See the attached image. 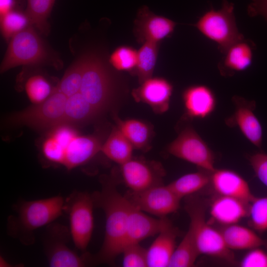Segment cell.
Segmentation results:
<instances>
[{
  "instance_id": "cell-26",
  "label": "cell",
  "mask_w": 267,
  "mask_h": 267,
  "mask_svg": "<svg viewBox=\"0 0 267 267\" xmlns=\"http://www.w3.org/2000/svg\"><path fill=\"white\" fill-rule=\"evenodd\" d=\"M134 149L127 138L116 126H114L103 143L100 151L108 158L121 165L133 157Z\"/></svg>"
},
{
  "instance_id": "cell-20",
  "label": "cell",
  "mask_w": 267,
  "mask_h": 267,
  "mask_svg": "<svg viewBox=\"0 0 267 267\" xmlns=\"http://www.w3.org/2000/svg\"><path fill=\"white\" fill-rule=\"evenodd\" d=\"M177 229L169 221L166 223L147 249L149 267H167L176 248Z\"/></svg>"
},
{
  "instance_id": "cell-16",
  "label": "cell",
  "mask_w": 267,
  "mask_h": 267,
  "mask_svg": "<svg viewBox=\"0 0 267 267\" xmlns=\"http://www.w3.org/2000/svg\"><path fill=\"white\" fill-rule=\"evenodd\" d=\"M168 221L166 217L153 218L130 202L125 246L139 243L146 238L157 235Z\"/></svg>"
},
{
  "instance_id": "cell-17",
  "label": "cell",
  "mask_w": 267,
  "mask_h": 267,
  "mask_svg": "<svg viewBox=\"0 0 267 267\" xmlns=\"http://www.w3.org/2000/svg\"><path fill=\"white\" fill-rule=\"evenodd\" d=\"M185 116L191 119L208 117L214 111L217 99L213 91L204 85L186 88L182 93Z\"/></svg>"
},
{
  "instance_id": "cell-21",
  "label": "cell",
  "mask_w": 267,
  "mask_h": 267,
  "mask_svg": "<svg viewBox=\"0 0 267 267\" xmlns=\"http://www.w3.org/2000/svg\"><path fill=\"white\" fill-rule=\"evenodd\" d=\"M255 47L252 41L246 39L232 45L218 63L221 74L226 77L232 76L235 73L248 69L253 62Z\"/></svg>"
},
{
  "instance_id": "cell-15",
  "label": "cell",
  "mask_w": 267,
  "mask_h": 267,
  "mask_svg": "<svg viewBox=\"0 0 267 267\" xmlns=\"http://www.w3.org/2000/svg\"><path fill=\"white\" fill-rule=\"evenodd\" d=\"M173 91V86L168 80L152 77L133 89L132 95L136 102L148 104L154 113L161 114L169 110Z\"/></svg>"
},
{
  "instance_id": "cell-12",
  "label": "cell",
  "mask_w": 267,
  "mask_h": 267,
  "mask_svg": "<svg viewBox=\"0 0 267 267\" xmlns=\"http://www.w3.org/2000/svg\"><path fill=\"white\" fill-rule=\"evenodd\" d=\"M121 175L132 192H140L161 184L165 172L159 163L132 158L120 165Z\"/></svg>"
},
{
  "instance_id": "cell-36",
  "label": "cell",
  "mask_w": 267,
  "mask_h": 267,
  "mask_svg": "<svg viewBox=\"0 0 267 267\" xmlns=\"http://www.w3.org/2000/svg\"><path fill=\"white\" fill-rule=\"evenodd\" d=\"M123 254V266L124 267H146L147 249L139 243L126 245L121 252Z\"/></svg>"
},
{
  "instance_id": "cell-27",
  "label": "cell",
  "mask_w": 267,
  "mask_h": 267,
  "mask_svg": "<svg viewBox=\"0 0 267 267\" xmlns=\"http://www.w3.org/2000/svg\"><path fill=\"white\" fill-rule=\"evenodd\" d=\"M211 173L202 170L184 175L168 185L181 199L199 191L210 182Z\"/></svg>"
},
{
  "instance_id": "cell-23",
  "label": "cell",
  "mask_w": 267,
  "mask_h": 267,
  "mask_svg": "<svg viewBox=\"0 0 267 267\" xmlns=\"http://www.w3.org/2000/svg\"><path fill=\"white\" fill-rule=\"evenodd\" d=\"M116 127L124 134L134 149L149 150L153 137V129L147 122L137 119L123 120L114 116Z\"/></svg>"
},
{
  "instance_id": "cell-28",
  "label": "cell",
  "mask_w": 267,
  "mask_h": 267,
  "mask_svg": "<svg viewBox=\"0 0 267 267\" xmlns=\"http://www.w3.org/2000/svg\"><path fill=\"white\" fill-rule=\"evenodd\" d=\"M160 43L145 42L137 51V61L133 74L140 84L152 77Z\"/></svg>"
},
{
  "instance_id": "cell-38",
  "label": "cell",
  "mask_w": 267,
  "mask_h": 267,
  "mask_svg": "<svg viewBox=\"0 0 267 267\" xmlns=\"http://www.w3.org/2000/svg\"><path fill=\"white\" fill-rule=\"evenodd\" d=\"M240 265L243 267H267V254L258 248L251 249Z\"/></svg>"
},
{
  "instance_id": "cell-1",
  "label": "cell",
  "mask_w": 267,
  "mask_h": 267,
  "mask_svg": "<svg viewBox=\"0 0 267 267\" xmlns=\"http://www.w3.org/2000/svg\"><path fill=\"white\" fill-rule=\"evenodd\" d=\"M113 182L105 179L101 191L92 194L94 205L104 211L106 220L104 240L95 259L107 264H112L125 246L130 207V201L118 191Z\"/></svg>"
},
{
  "instance_id": "cell-4",
  "label": "cell",
  "mask_w": 267,
  "mask_h": 267,
  "mask_svg": "<svg viewBox=\"0 0 267 267\" xmlns=\"http://www.w3.org/2000/svg\"><path fill=\"white\" fill-rule=\"evenodd\" d=\"M79 91L100 115L108 110L114 102L112 78L101 61L93 54H86Z\"/></svg>"
},
{
  "instance_id": "cell-25",
  "label": "cell",
  "mask_w": 267,
  "mask_h": 267,
  "mask_svg": "<svg viewBox=\"0 0 267 267\" xmlns=\"http://www.w3.org/2000/svg\"><path fill=\"white\" fill-rule=\"evenodd\" d=\"M221 233L231 250H251L265 244L264 240L253 230L236 223L226 225Z\"/></svg>"
},
{
  "instance_id": "cell-34",
  "label": "cell",
  "mask_w": 267,
  "mask_h": 267,
  "mask_svg": "<svg viewBox=\"0 0 267 267\" xmlns=\"http://www.w3.org/2000/svg\"><path fill=\"white\" fill-rule=\"evenodd\" d=\"M137 61V51L131 46L122 45L116 48L110 55L109 62L118 71L131 73L135 69Z\"/></svg>"
},
{
  "instance_id": "cell-10",
  "label": "cell",
  "mask_w": 267,
  "mask_h": 267,
  "mask_svg": "<svg viewBox=\"0 0 267 267\" xmlns=\"http://www.w3.org/2000/svg\"><path fill=\"white\" fill-rule=\"evenodd\" d=\"M171 155L211 173L215 170V155L191 127H185L167 146Z\"/></svg>"
},
{
  "instance_id": "cell-14",
  "label": "cell",
  "mask_w": 267,
  "mask_h": 267,
  "mask_svg": "<svg viewBox=\"0 0 267 267\" xmlns=\"http://www.w3.org/2000/svg\"><path fill=\"white\" fill-rule=\"evenodd\" d=\"M232 100L235 105L233 114L225 120L226 124L231 127H237L243 135L253 145L261 148L263 141V129L261 124L254 114L256 102L239 96H234Z\"/></svg>"
},
{
  "instance_id": "cell-8",
  "label": "cell",
  "mask_w": 267,
  "mask_h": 267,
  "mask_svg": "<svg viewBox=\"0 0 267 267\" xmlns=\"http://www.w3.org/2000/svg\"><path fill=\"white\" fill-rule=\"evenodd\" d=\"M93 196L75 191L65 199L64 211L68 215L71 238L75 247L85 252L94 227Z\"/></svg>"
},
{
  "instance_id": "cell-7",
  "label": "cell",
  "mask_w": 267,
  "mask_h": 267,
  "mask_svg": "<svg viewBox=\"0 0 267 267\" xmlns=\"http://www.w3.org/2000/svg\"><path fill=\"white\" fill-rule=\"evenodd\" d=\"M67 97L55 88L42 103L35 104L10 115V126H26L38 130H50L63 123Z\"/></svg>"
},
{
  "instance_id": "cell-40",
  "label": "cell",
  "mask_w": 267,
  "mask_h": 267,
  "mask_svg": "<svg viewBox=\"0 0 267 267\" xmlns=\"http://www.w3.org/2000/svg\"><path fill=\"white\" fill-rule=\"evenodd\" d=\"M16 2V0H0V16L14 9Z\"/></svg>"
},
{
  "instance_id": "cell-2",
  "label": "cell",
  "mask_w": 267,
  "mask_h": 267,
  "mask_svg": "<svg viewBox=\"0 0 267 267\" xmlns=\"http://www.w3.org/2000/svg\"><path fill=\"white\" fill-rule=\"evenodd\" d=\"M65 199L61 196L20 202L16 208L15 215L7 222L9 235L26 245L35 242L34 232L48 225L64 212Z\"/></svg>"
},
{
  "instance_id": "cell-18",
  "label": "cell",
  "mask_w": 267,
  "mask_h": 267,
  "mask_svg": "<svg viewBox=\"0 0 267 267\" xmlns=\"http://www.w3.org/2000/svg\"><path fill=\"white\" fill-rule=\"evenodd\" d=\"M210 182L220 195L239 199L249 204L255 197L247 182L233 171L215 169L211 173Z\"/></svg>"
},
{
  "instance_id": "cell-11",
  "label": "cell",
  "mask_w": 267,
  "mask_h": 267,
  "mask_svg": "<svg viewBox=\"0 0 267 267\" xmlns=\"http://www.w3.org/2000/svg\"><path fill=\"white\" fill-rule=\"evenodd\" d=\"M126 197L140 210L159 218L176 212L181 200L168 184H162L140 192L130 191Z\"/></svg>"
},
{
  "instance_id": "cell-24",
  "label": "cell",
  "mask_w": 267,
  "mask_h": 267,
  "mask_svg": "<svg viewBox=\"0 0 267 267\" xmlns=\"http://www.w3.org/2000/svg\"><path fill=\"white\" fill-rule=\"evenodd\" d=\"M100 115L79 91L67 97L62 124L82 125L94 121Z\"/></svg>"
},
{
  "instance_id": "cell-33",
  "label": "cell",
  "mask_w": 267,
  "mask_h": 267,
  "mask_svg": "<svg viewBox=\"0 0 267 267\" xmlns=\"http://www.w3.org/2000/svg\"><path fill=\"white\" fill-rule=\"evenodd\" d=\"M25 87L29 99L34 104L45 101L54 90L49 81L41 75L30 77L26 81Z\"/></svg>"
},
{
  "instance_id": "cell-13",
  "label": "cell",
  "mask_w": 267,
  "mask_h": 267,
  "mask_svg": "<svg viewBox=\"0 0 267 267\" xmlns=\"http://www.w3.org/2000/svg\"><path fill=\"white\" fill-rule=\"evenodd\" d=\"M176 25L175 21L155 14L148 6L143 5L137 11L134 33L139 43H160L172 35Z\"/></svg>"
},
{
  "instance_id": "cell-30",
  "label": "cell",
  "mask_w": 267,
  "mask_h": 267,
  "mask_svg": "<svg viewBox=\"0 0 267 267\" xmlns=\"http://www.w3.org/2000/svg\"><path fill=\"white\" fill-rule=\"evenodd\" d=\"M25 12L31 25H34L41 33L47 34L49 31L47 23L55 0H26Z\"/></svg>"
},
{
  "instance_id": "cell-32",
  "label": "cell",
  "mask_w": 267,
  "mask_h": 267,
  "mask_svg": "<svg viewBox=\"0 0 267 267\" xmlns=\"http://www.w3.org/2000/svg\"><path fill=\"white\" fill-rule=\"evenodd\" d=\"M31 25L26 12L15 8L0 16L1 31L6 39H11L17 33Z\"/></svg>"
},
{
  "instance_id": "cell-5",
  "label": "cell",
  "mask_w": 267,
  "mask_h": 267,
  "mask_svg": "<svg viewBox=\"0 0 267 267\" xmlns=\"http://www.w3.org/2000/svg\"><path fill=\"white\" fill-rule=\"evenodd\" d=\"M31 26L10 39L0 64L1 73L18 66L38 65L49 61L48 50Z\"/></svg>"
},
{
  "instance_id": "cell-9",
  "label": "cell",
  "mask_w": 267,
  "mask_h": 267,
  "mask_svg": "<svg viewBox=\"0 0 267 267\" xmlns=\"http://www.w3.org/2000/svg\"><path fill=\"white\" fill-rule=\"evenodd\" d=\"M45 233L44 247L50 267H81L87 265V255H80L68 245L71 235L66 226L51 223L48 225Z\"/></svg>"
},
{
  "instance_id": "cell-31",
  "label": "cell",
  "mask_w": 267,
  "mask_h": 267,
  "mask_svg": "<svg viewBox=\"0 0 267 267\" xmlns=\"http://www.w3.org/2000/svg\"><path fill=\"white\" fill-rule=\"evenodd\" d=\"M86 60V54L79 57L66 70L57 89L67 97L80 89Z\"/></svg>"
},
{
  "instance_id": "cell-29",
  "label": "cell",
  "mask_w": 267,
  "mask_h": 267,
  "mask_svg": "<svg viewBox=\"0 0 267 267\" xmlns=\"http://www.w3.org/2000/svg\"><path fill=\"white\" fill-rule=\"evenodd\" d=\"M199 255L193 234L188 228L180 243L176 247L168 267H192Z\"/></svg>"
},
{
  "instance_id": "cell-39",
  "label": "cell",
  "mask_w": 267,
  "mask_h": 267,
  "mask_svg": "<svg viewBox=\"0 0 267 267\" xmlns=\"http://www.w3.org/2000/svg\"><path fill=\"white\" fill-rule=\"evenodd\" d=\"M247 12L250 17L260 15L267 22V0H251L247 6Z\"/></svg>"
},
{
  "instance_id": "cell-6",
  "label": "cell",
  "mask_w": 267,
  "mask_h": 267,
  "mask_svg": "<svg viewBox=\"0 0 267 267\" xmlns=\"http://www.w3.org/2000/svg\"><path fill=\"white\" fill-rule=\"evenodd\" d=\"M186 210L190 218L189 228L193 234L200 255L232 262L234 256L226 245L221 232L206 222L202 204L191 200L186 205Z\"/></svg>"
},
{
  "instance_id": "cell-19",
  "label": "cell",
  "mask_w": 267,
  "mask_h": 267,
  "mask_svg": "<svg viewBox=\"0 0 267 267\" xmlns=\"http://www.w3.org/2000/svg\"><path fill=\"white\" fill-rule=\"evenodd\" d=\"M103 143L97 134L81 135L79 134L66 149L63 166L71 170L85 164L100 151Z\"/></svg>"
},
{
  "instance_id": "cell-22",
  "label": "cell",
  "mask_w": 267,
  "mask_h": 267,
  "mask_svg": "<svg viewBox=\"0 0 267 267\" xmlns=\"http://www.w3.org/2000/svg\"><path fill=\"white\" fill-rule=\"evenodd\" d=\"M249 206L239 199L219 195L211 203L210 214L215 221L226 226L248 216Z\"/></svg>"
},
{
  "instance_id": "cell-35",
  "label": "cell",
  "mask_w": 267,
  "mask_h": 267,
  "mask_svg": "<svg viewBox=\"0 0 267 267\" xmlns=\"http://www.w3.org/2000/svg\"><path fill=\"white\" fill-rule=\"evenodd\" d=\"M248 216L256 230H267V197H255L250 204Z\"/></svg>"
},
{
  "instance_id": "cell-37",
  "label": "cell",
  "mask_w": 267,
  "mask_h": 267,
  "mask_svg": "<svg viewBox=\"0 0 267 267\" xmlns=\"http://www.w3.org/2000/svg\"><path fill=\"white\" fill-rule=\"evenodd\" d=\"M249 160L257 178L267 187V154L256 153L251 155Z\"/></svg>"
},
{
  "instance_id": "cell-3",
  "label": "cell",
  "mask_w": 267,
  "mask_h": 267,
  "mask_svg": "<svg viewBox=\"0 0 267 267\" xmlns=\"http://www.w3.org/2000/svg\"><path fill=\"white\" fill-rule=\"evenodd\" d=\"M234 11V4L223 0L220 8L207 10L194 24L203 35L215 43L223 54L232 45L245 39L238 30Z\"/></svg>"
}]
</instances>
